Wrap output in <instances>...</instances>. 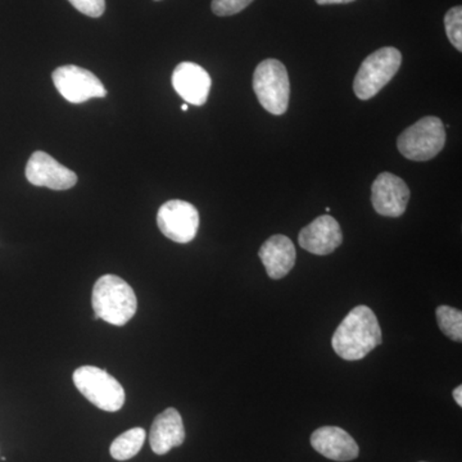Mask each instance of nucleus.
Returning <instances> with one entry per match:
<instances>
[{
    "instance_id": "1",
    "label": "nucleus",
    "mask_w": 462,
    "mask_h": 462,
    "mask_svg": "<svg viewBox=\"0 0 462 462\" xmlns=\"http://www.w3.org/2000/svg\"><path fill=\"white\" fill-rule=\"evenodd\" d=\"M382 342V328L373 310L367 306H357L337 328L331 346L343 360L358 361L366 357Z\"/></svg>"
},
{
    "instance_id": "2",
    "label": "nucleus",
    "mask_w": 462,
    "mask_h": 462,
    "mask_svg": "<svg viewBox=\"0 0 462 462\" xmlns=\"http://www.w3.org/2000/svg\"><path fill=\"white\" fill-rule=\"evenodd\" d=\"M91 305L96 320L102 319L116 327H124L132 320L138 310L135 291L117 275L100 276L94 284Z\"/></svg>"
},
{
    "instance_id": "3",
    "label": "nucleus",
    "mask_w": 462,
    "mask_h": 462,
    "mask_svg": "<svg viewBox=\"0 0 462 462\" xmlns=\"http://www.w3.org/2000/svg\"><path fill=\"white\" fill-rule=\"evenodd\" d=\"M72 379L79 392L102 411L116 412L123 409L124 387L106 370L81 366L75 370Z\"/></svg>"
},
{
    "instance_id": "4",
    "label": "nucleus",
    "mask_w": 462,
    "mask_h": 462,
    "mask_svg": "<svg viewBox=\"0 0 462 462\" xmlns=\"http://www.w3.org/2000/svg\"><path fill=\"white\" fill-rule=\"evenodd\" d=\"M402 54L393 47H385L365 58L354 81L356 96L361 100L375 97L396 76Z\"/></svg>"
},
{
    "instance_id": "5",
    "label": "nucleus",
    "mask_w": 462,
    "mask_h": 462,
    "mask_svg": "<svg viewBox=\"0 0 462 462\" xmlns=\"http://www.w3.org/2000/svg\"><path fill=\"white\" fill-rule=\"evenodd\" d=\"M446 144V127L434 116L421 118L407 127L397 141L400 153L407 160L430 161L437 156Z\"/></svg>"
},
{
    "instance_id": "6",
    "label": "nucleus",
    "mask_w": 462,
    "mask_h": 462,
    "mask_svg": "<svg viewBox=\"0 0 462 462\" xmlns=\"http://www.w3.org/2000/svg\"><path fill=\"white\" fill-rule=\"evenodd\" d=\"M254 90L258 102L267 112L284 115L291 97L287 67L273 58L263 60L254 71Z\"/></svg>"
},
{
    "instance_id": "7",
    "label": "nucleus",
    "mask_w": 462,
    "mask_h": 462,
    "mask_svg": "<svg viewBox=\"0 0 462 462\" xmlns=\"http://www.w3.org/2000/svg\"><path fill=\"white\" fill-rule=\"evenodd\" d=\"M157 225L166 238L187 245L199 233V212L196 207L185 200H169L158 209Z\"/></svg>"
},
{
    "instance_id": "8",
    "label": "nucleus",
    "mask_w": 462,
    "mask_h": 462,
    "mask_svg": "<svg viewBox=\"0 0 462 462\" xmlns=\"http://www.w3.org/2000/svg\"><path fill=\"white\" fill-rule=\"evenodd\" d=\"M54 87L60 96L69 103L88 102L93 98H105L107 96L105 85L89 69L75 65L58 67L54 69Z\"/></svg>"
},
{
    "instance_id": "9",
    "label": "nucleus",
    "mask_w": 462,
    "mask_h": 462,
    "mask_svg": "<svg viewBox=\"0 0 462 462\" xmlns=\"http://www.w3.org/2000/svg\"><path fill=\"white\" fill-rule=\"evenodd\" d=\"M26 179L35 187L53 190L71 189L78 182V175L72 170L60 165L45 152H33L26 165Z\"/></svg>"
},
{
    "instance_id": "10",
    "label": "nucleus",
    "mask_w": 462,
    "mask_h": 462,
    "mask_svg": "<svg viewBox=\"0 0 462 462\" xmlns=\"http://www.w3.org/2000/svg\"><path fill=\"white\" fill-rule=\"evenodd\" d=\"M410 189L406 182L391 172L380 173L372 187L374 209L387 217H400L406 212Z\"/></svg>"
},
{
    "instance_id": "11",
    "label": "nucleus",
    "mask_w": 462,
    "mask_h": 462,
    "mask_svg": "<svg viewBox=\"0 0 462 462\" xmlns=\"http://www.w3.org/2000/svg\"><path fill=\"white\" fill-rule=\"evenodd\" d=\"M343 234L338 221L329 215H322L300 230L298 243L300 247L316 256L333 254L342 245Z\"/></svg>"
},
{
    "instance_id": "12",
    "label": "nucleus",
    "mask_w": 462,
    "mask_h": 462,
    "mask_svg": "<svg viewBox=\"0 0 462 462\" xmlns=\"http://www.w3.org/2000/svg\"><path fill=\"white\" fill-rule=\"evenodd\" d=\"M172 87L187 105L203 106L211 90V76L197 63L182 62L173 71Z\"/></svg>"
},
{
    "instance_id": "13",
    "label": "nucleus",
    "mask_w": 462,
    "mask_h": 462,
    "mask_svg": "<svg viewBox=\"0 0 462 462\" xmlns=\"http://www.w3.org/2000/svg\"><path fill=\"white\" fill-rule=\"evenodd\" d=\"M311 446L316 452L333 461H352L360 454V448L354 438L339 427H322L316 430L311 436Z\"/></svg>"
},
{
    "instance_id": "14",
    "label": "nucleus",
    "mask_w": 462,
    "mask_h": 462,
    "mask_svg": "<svg viewBox=\"0 0 462 462\" xmlns=\"http://www.w3.org/2000/svg\"><path fill=\"white\" fill-rule=\"evenodd\" d=\"M185 440V428L180 412L176 409H166L154 419L149 433V445L156 455H166Z\"/></svg>"
},
{
    "instance_id": "15",
    "label": "nucleus",
    "mask_w": 462,
    "mask_h": 462,
    "mask_svg": "<svg viewBox=\"0 0 462 462\" xmlns=\"http://www.w3.org/2000/svg\"><path fill=\"white\" fill-rule=\"evenodd\" d=\"M267 275L275 281L284 278L296 264V248L285 236H273L263 243L258 252Z\"/></svg>"
},
{
    "instance_id": "16",
    "label": "nucleus",
    "mask_w": 462,
    "mask_h": 462,
    "mask_svg": "<svg viewBox=\"0 0 462 462\" xmlns=\"http://www.w3.org/2000/svg\"><path fill=\"white\" fill-rule=\"evenodd\" d=\"M145 436L147 434L143 428H133V430L125 431L112 442L111 448H109L112 457L117 461L130 460L141 451L144 445Z\"/></svg>"
},
{
    "instance_id": "17",
    "label": "nucleus",
    "mask_w": 462,
    "mask_h": 462,
    "mask_svg": "<svg viewBox=\"0 0 462 462\" xmlns=\"http://www.w3.org/2000/svg\"><path fill=\"white\" fill-rule=\"evenodd\" d=\"M438 325L440 330L454 342L462 340V312L461 310L449 306H439L436 311Z\"/></svg>"
},
{
    "instance_id": "18",
    "label": "nucleus",
    "mask_w": 462,
    "mask_h": 462,
    "mask_svg": "<svg viewBox=\"0 0 462 462\" xmlns=\"http://www.w3.org/2000/svg\"><path fill=\"white\" fill-rule=\"evenodd\" d=\"M447 38L458 51H462V8L460 5L449 9L445 16Z\"/></svg>"
},
{
    "instance_id": "19",
    "label": "nucleus",
    "mask_w": 462,
    "mask_h": 462,
    "mask_svg": "<svg viewBox=\"0 0 462 462\" xmlns=\"http://www.w3.org/2000/svg\"><path fill=\"white\" fill-rule=\"evenodd\" d=\"M252 2L254 0H212L211 8L216 16H233L247 8Z\"/></svg>"
},
{
    "instance_id": "20",
    "label": "nucleus",
    "mask_w": 462,
    "mask_h": 462,
    "mask_svg": "<svg viewBox=\"0 0 462 462\" xmlns=\"http://www.w3.org/2000/svg\"><path fill=\"white\" fill-rule=\"evenodd\" d=\"M69 2L85 16L98 18L106 11V0H69Z\"/></svg>"
},
{
    "instance_id": "21",
    "label": "nucleus",
    "mask_w": 462,
    "mask_h": 462,
    "mask_svg": "<svg viewBox=\"0 0 462 462\" xmlns=\"http://www.w3.org/2000/svg\"><path fill=\"white\" fill-rule=\"evenodd\" d=\"M355 0H316V3L320 5H346V3H352Z\"/></svg>"
},
{
    "instance_id": "22",
    "label": "nucleus",
    "mask_w": 462,
    "mask_h": 462,
    "mask_svg": "<svg viewBox=\"0 0 462 462\" xmlns=\"http://www.w3.org/2000/svg\"><path fill=\"white\" fill-rule=\"evenodd\" d=\"M454 398L456 401V403L458 404V406H462V387L461 385H458L457 388L454 391Z\"/></svg>"
},
{
    "instance_id": "23",
    "label": "nucleus",
    "mask_w": 462,
    "mask_h": 462,
    "mask_svg": "<svg viewBox=\"0 0 462 462\" xmlns=\"http://www.w3.org/2000/svg\"><path fill=\"white\" fill-rule=\"evenodd\" d=\"M188 108H189V105H187V103H185V105L181 106L182 111H188Z\"/></svg>"
},
{
    "instance_id": "24",
    "label": "nucleus",
    "mask_w": 462,
    "mask_h": 462,
    "mask_svg": "<svg viewBox=\"0 0 462 462\" xmlns=\"http://www.w3.org/2000/svg\"><path fill=\"white\" fill-rule=\"evenodd\" d=\"M156 2H158V0H156Z\"/></svg>"
}]
</instances>
